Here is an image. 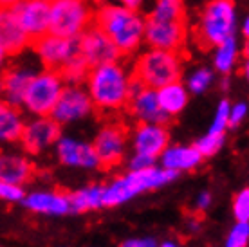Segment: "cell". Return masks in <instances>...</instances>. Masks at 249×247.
Returning a JSON list of instances; mask_svg holds the SVG:
<instances>
[{
  "instance_id": "21",
  "label": "cell",
  "mask_w": 249,
  "mask_h": 247,
  "mask_svg": "<svg viewBox=\"0 0 249 247\" xmlns=\"http://www.w3.org/2000/svg\"><path fill=\"white\" fill-rule=\"evenodd\" d=\"M159 159L164 170H170L179 175L181 172H190L193 168H197L204 157L199 154V150L195 146H182V144L170 146L168 144L159 155Z\"/></svg>"
},
{
  "instance_id": "27",
  "label": "cell",
  "mask_w": 249,
  "mask_h": 247,
  "mask_svg": "<svg viewBox=\"0 0 249 247\" xmlns=\"http://www.w3.org/2000/svg\"><path fill=\"white\" fill-rule=\"evenodd\" d=\"M146 18L156 20H186L184 0H154Z\"/></svg>"
},
{
  "instance_id": "35",
  "label": "cell",
  "mask_w": 249,
  "mask_h": 247,
  "mask_svg": "<svg viewBox=\"0 0 249 247\" xmlns=\"http://www.w3.org/2000/svg\"><path fill=\"white\" fill-rule=\"evenodd\" d=\"M157 159L154 157H148V155L143 154H134V157L130 159V170H144V168H150L156 164Z\"/></svg>"
},
{
  "instance_id": "4",
  "label": "cell",
  "mask_w": 249,
  "mask_h": 247,
  "mask_svg": "<svg viewBox=\"0 0 249 247\" xmlns=\"http://www.w3.org/2000/svg\"><path fill=\"white\" fill-rule=\"evenodd\" d=\"M175 177L177 173L156 164L144 170H130L126 175L103 186V208L121 206L139 193L159 190L162 186L170 184Z\"/></svg>"
},
{
  "instance_id": "30",
  "label": "cell",
  "mask_w": 249,
  "mask_h": 247,
  "mask_svg": "<svg viewBox=\"0 0 249 247\" xmlns=\"http://www.w3.org/2000/svg\"><path fill=\"white\" fill-rule=\"evenodd\" d=\"M224 139H226V136H217V134H210V132H206L204 136L200 137L199 141L195 142L193 146L199 150V154L202 155V157H212V155H215L218 150L222 148Z\"/></svg>"
},
{
  "instance_id": "6",
  "label": "cell",
  "mask_w": 249,
  "mask_h": 247,
  "mask_svg": "<svg viewBox=\"0 0 249 247\" xmlns=\"http://www.w3.org/2000/svg\"><path fill=\"white\" fill-rule=\"evenodd\" d=\"M90 0H53L49 2V33L63 38H78L94 24Z\"/></svg>"
},
{
  "instance_id": "43",
  "label": "cell",
  "mask_w": 249,
  "mask_h": 247,
  "mask_svg": "<svg viewBox=\"0 0 249 247\" xmlns=\"http://www.w3.org/2000/svg\"><path fill=\"white\" fill-rule=\"evenodd\" d=\"M94 6H98V4H101V2H105V0H90Z\"/></svg>"
},
{
  "instance_id": "42",
  "label": "cell",
  "mask_w": 249,
  "mask_h": 247,
  "mask_svg": "<svg viewBox=\"0 0 249 247\" xmlns=\"http://www.w3.org/2000/svg\"><path fill=\"white\" fill-rule=\"evenodd\" d=\"M157 247H179L175 242H172V240H168V242H162L161 246H157Z\"/></svg>"
},
{
  "instance_id": "44",
  "label": "cell",
  "mask_w": 249,
  "mask_h": 247,
  "mask_svg": "<svg viewBox=\"0 0 249 247\" xmlns=\"http://www.w3.org/2000/svg\"><path fill=\"white\" fill-rule=\"evenodd\" d=\"M44 2H53V0H44Z\"/></svg>"
},
{
  "instance_id": "17",
  "label": "cell",
  "mask_w": 249,
  "mask_h": 247,
  "mask_svg": "<svg viewBox=\"0 0 249 247\" xmlns=\"http://www.w3.org/2000/svg\"><path fill=\"white\" fill-rule=\"evenodd\" d=\"M36 71L38 69L29 63H20L13 67L7 65L6 71L0 74V98L15 106H22L25 88Z\"/></svg>"
},
{
  "instance_id": "29",
  "label": "cell",
  "mask_w": 249,
  "mask_h": 247,
  "mask_svg": "<svg viewBox=\"0 0 249 247\" xmlns=\"http://www.w3.org/2000/svg\"><path fill=\"white\" fill-rule=\"evenodd\" d=\"M230 128V101L222 99L217 105V110L213 114L212 124H210V134L217 136H226V130Z\"/></svg>"
},
{
  "instance_id": "18",
  "label": "cell",
  "mask_w": 249,
  "mask_h": 247,
  "mask_svg": "<svg viewBox=\"0 0 249 247\" xmlns=\"http://www.w3.org/2000/svg\"><path fill=\"white\" fill-rule=\"evenodd\" d=\"M170 134L166 124L159 123H139L132 134V144L136 154H143L159 159L162 150L168 146Z\"/></svg>"
},
{
  "instance_id": "8",
  "label": "cell",
  "mask_w": 249,
  "mask_h": 247,
  "mask_svg": "<svg viewBox=\"0 0 249 247\" xmlns=\"http://www.w3.org/2000/svg\"><path fill=\"white\" fill-rule=\"evenodd\" d=\"M35 54L38 56V62L45 69H60L65 63L80 54V40L78 38H63L53 33H47L44 36L36 38L31 43Z\"/></svg>"
},
{
  "instance_id": "22",
  "label": "cell",
  "mask_w": 249,
  "mask_h": 247,
  "mask_svg": "<svg viewBox=\"0 0 249 247\" xmlns=\"http://www.w3.org/2000/svg\"><path fill=\"white\" fill-rule=\"evenodd\" d=\"M156 92H157V99H159V105H161L162 112L168 118L179 116L186 108L188 101H190V92H188L186 85L181 80L159 87Z\"/></svg>"
},
{
  "instance_id": "19",
  "label": "cell",
  "mask_w": 249,
  "mask_h": 247,
  "mask_svg": "<svg viewBox=\"0 0 249 247\" xmlns=\"http://www.w3.org/2000/svg\"><path fill=\"white\" fill-rule=\"evenodd\" d=\"M0 47L9 56H18L31 47V40L22 29L13 7H0Z\"/></svg>"
},
{
  "instance_id": "12",
  "label": "cell",
  "mask_w": 249,
  "mask_h": 247,
  "mask_svg": "<svg viewBox=\"0 0 249 247\" xmlns=\"http://www.w3.org/2000/svg\"><path fill=\"white\" fill-rule=\"evenodd\" d=\"M60 136L62 126L51 116H33V119L25 121L20 142L29 154H42L54 146Z\"/></svg>"
},
{
  "instance_id": "3",
  "label": "cell",
  "mask_w": 249,
  "mask_h": 247,
  "mask_svg": "<svg viewBox=\"0 0 249 247\" xmlns=\"http://www.w3.org/2000/svg\"><path fill=\"white\" fill-rule=\"evenodd\" d=\"M238 13L233 0H208L195 24V40L200 47L213 49L231 36H237Z\"/></svg>"
},
{
  "instance_id": "24",
  "label": "cell",
  "mask_w": 249,
  "mask_h": 247,
  "mask_svg": "<svg viewBox=\"0 0 249 247\" xmlns=\"http://www.w3.org/2000/svg\"><path fill=\"white\" fill-rule=\"evenodd\" d=\"M33 177V164L17 154L0 155V179L11 184H25Z\"/></svg>"
},
{
  "instance_id": "10",
  "label": "cell",
  "mask_w": 249,
  "mask_h": 247,
  "mask_svg": "<svg viewBox=\"0 0 249 247\" xmlns=\"http://www.w3.org/2000/svg\"><path fill=\"white\" fill-rule=\"evenodd\" d=\"M94 112V105L89 98L83 85H65L58 98L54 108L51 110V118L60 126L71 124L89 118Z\"/></svg>"
},
{
  "instance_id": "11",
  "label": "cell",
  "mask_w": 249,
  "mask_h": 247,
  "mask_svg": "<svg viewBox=\"0 0 249 247\" xmlns=\"http://www.w3.org/2000/svg\"><path fill=\"white\" fill-rule=\"evenodd\" d=\"M128 134L121 123L103 124L94 137L92 148L100 161V166H116L123 161Z\"/></svg>"
},
{
  "instance_id": "20",
  "label": "cell",
  "mask_w": 249,
  "mask_h": 247,
  "mask_svg": "<svg viewBox=\"0 0 249 247\" xmlns=\"http://www.w3.org/2000/svg\"><path fill=\"white\" fill-rule=\"evenodd\" d=\"M24 206L33 213L49 216H63L71 213V202L67 193L60 192H33L24 195Z\"/></svg>"
},
{
  "instance_id": "36",
  "label": "cell",
  "mask_w": 249,
  "mask_h": 247,
  "mask_svg": "<svg viewBox=\"0 0 249 247\" xmlns=\"http://www.w3.org/2000/svg\"><path fill=\"white\" fill-rule=\"evenodd\" d=\"M119 247H157V242L154 238H130Z\"/></svg>"
},
{
  "instance_id": "26",
  "label": "cell",
  "mask_w": 249,
  "mask_h": 247,
  "mask_svg": "<svg viewBox=\"0 0 249 247\" xmlns=\"http://www.w3.org/2000/svg\"><path fill=\"white\" fill-rule=\"evenodd\" d=\"M71 213H85V211L103 208V186H87L69 195Z\"/></svg>"
},
{
  "instance_id": "31",
  "label": "cell",
  "mask_w": 249,
  "mask_h": 247,
  "mask_svg": "<svg viewBox=\"0 0 249 247\" xmlns=\"http://www.w3.org/2000/svg\"><path fill=\"white\" fill-rule=\"evenodd\" d=\"M249 242V224L237 222L226 236L224 247H248Z\"/></svg>"
},
{
  "instance_id": "7",
  "label": "cell",
  "mask_w": 249,
  "mask_h": 247,
  "mask_svg": "<svg viewBox=\"0 0 249 247\" xmlns=\"http://www.w3.org/2000/svg\"><path fill=\"white\" fill-rule=\"evenodd\" d=\"M65 81L54 69H38L25 88L22 106L31 116H51L58 98L62 94Z\"/></svg>"
},
{
  "instance_id": "2",
  "label": "cell",
  "mask_w": 249,
  "mask_h": 247,
  "mask_svg": "<svg viewBox=\"0 0 249 247\" xmlns=\"http://www.w3.org/2000/svg\"><path fill=\"white\" fill-rule=\"evenodd\" d=\"M94 25L112 40L121 56H132L144 45V17L114 2H101L94 9Z\"/></svg>"
},
{
  "instance_id": "41",
  "label": "cell",
  "mask_w": 249,
  "mask_h": 247,
  "mask_svg": "<svg viewBox=\"0 0 249 247\" xmlns=\"http://www.w3.org/2000/svg\"><path fill=\"white\" fill-rule=\"evenodd\" d=\"M20 0H0V7H13L17 6Z\"/></svg>"
},
{
  "instance_id": "9",
  "label": "cell",
  "mask_w": 249,
  "mask_h": 247,
  "mask_svg": "<svg viewBox=\"0 0 249 247\" xmlns=\"http://www.w3.org/2000/svg\"><path fill=\"white\" fill-rule=\"evenodd\" d=\"M186 20H156L144 17V43L148 47L181 53L186 45Z\"/></svg>"
},
{
  "instance_id": "32",
  "label": "cell",
  "mask_w": 249,
  "mask_h": 247,
  "mask_svg": "<svg viewBox=\"0 0 249 247\" xmlns=\"http://www.w3.org/2000/svg\"><path fill=\"white\" fill-rule=\"evenodd\" d=\"M233 213L237 222H248L249 220V190L244 188L242 192L237 193L233 200Z\"/></svg>"
},
{
  "instance_id": "33",
  "label": "cell",
  "mask_w": 249,
  "mask_h": 247,
  "mask_svg": "<svg viewBox=\"0 0 249 247\" xmlns=\"http://www.w3.org/2000/svg\"><path fill=\"white\" fill-rule=\"evenodd\" d=\"M24 198V188L18 184H11L0 179V200L4 202H20Z\"/></svg>"
},
{
  "instance_id": "39",
  "label": "cell",
  "mask_w": 249,
  "mask_h": 247,
  "mask_svg": "<svg viewBox=\"0 0 249 247\" xmlns=\"http://www.w3.org/2000/svg\"><path fill=\"white\" fill-rule=\"evenodd\" d=\"M9 58H11V56L7 54L6 51L0 47V74H2V72L6 71L7 65H9Z\"/></svg>"
},
{
  "instance_id": "37",
  "label": "cell",
  "mask_w": 249,
  "mask_h": 247,
  "mask_svg": "<svg viewBox=\"0 0 249 247\" xmlns=\"http://www.w3.org/2000/svg\"><path fill=\"white\" fill-rule=\"evenodd\" d=\"M195 206H197V210L199 211H206L210 206H212V193L208 192H202L197 195V200H195Z\"/></svg>"
},
{
  "instance_id": "13",
  "label": "cell",
  "mask_w": 249,
  "mask_h": 247,
  "mask_svg": "<svg viewBox=\"0 0 249 247\" xmlns=\"http://www.w3.org/2000/svg\"><path fill=\"white\" fill-rule=\"evenodd\" d=\"M124 108H128L130 116L137 123H168V116L162 112L159 99H157L156 88L141 85L139 81L134 80L132 83V92L128 98V103Z\"/></svg>"
},
{
  "instance_id": "40",
  "label": "cell",
  "mask_w": 249,
  "mask_h": 247,
  "mask_svg": "<svg viewBox=\"0 0 249 247\" xmlns=\"http://www.w3.org/2000/svg\"><path fill=\"white\" fill-rule=\"evenodd\" d=\"M240 31H242L244 38H248V35H249V18H248V17H244L242 25H240Z\"/></svg>"
},
{
  "instance_id": "28",
  "label": "cell",
  "mask_w": 249,
  "mask_h": 247,
  "mask_svg": "<svg viewBox=\"0 0 249 247\" xmlns=\"http://www.w3.org/2000/svg\"><path fill=\"white\" fill-rule=\"evenodd\" d=\"M215 81V71L210 67H197L193 69L186 80V88L190 94H204L210 90V87Z\"/></svg>"
},
{
  "instance_id": "34",
  "label": "cell",
  "mask_w": 249,
  "mask_h": 247,
  "mask_svg": "<svg viewBox=\"0 0 249 247\" xmlns=\"http://www.w3.org/2000/svg\"><path fill=\"white\" fill-rule=\"evenodd\" d=\"M248 116V103L238 101V103H230V126H238Z\"/></svg>"
},
{
  "instance_id": "38",
  "label": "cell",
  "mask_w": 249,
  "mask_h": 247,
  "mask_svg": "<svg viewBox=\"0 0 249 247\" xmlns=\"http://www.w3.org/2000/svg\"><path fill=\"white\" fill-rule=\"evenodd\" d=\"M108 2L124 6V7H128V9H136V11H141V7L146 4V0H108Z\"/></svg>"
},
{
  "instance_id": "5",
  "label": "cell",
  "mask_w": 249,
  "mask_h": 247,
  "mask_svg": "<svg viewBox=\"0 0 249 247\" xmlns=\"http://www.w3.org/2000/svg\"><path fill=\"white\" fill-rule=\"evenodd\" d=\"M132 76L141 85L156 88V90L162 85H168L172 81L181 80V53L146 47L141 54H137L136 62H134V69H132Z\"/></svg>"
},
{
  "instance_id": "25",
  "label": "cell",
  "mask_w": 249,
  "mask_h": 247,
  "mask_svg": "<svg viewBox=\"0 0 249 247\" xmlns=\"http://www.w3.org/2000/svg\"><path fill=\"white\" fill-rule=\"evenodd\" d=\"M240 58V45L237 36H231L213 47V71L222 76H230Z\"/></svg>"
},
{
  "instance_id": "23",
  "label": "cell",
  "mask_w": 249,
  "mask_h": 247,
  "mask_svg": "<svg viewBox=\"0 0 249 247\" xmlns=\"http://www.w3.org/2000/svg\"><path fill=\"white\" fill-rule=\"evenodd\" d=\"M25 119L20 106H15L0 98V142L20 141Z\"/></svg>"
},
{
  "instance_id": "14",
  "label": "cell",
  "mask_w": 249,
  "mask_h": 247,
  "mask_svg": "<svg viewBox=\"0 0 249 247\" xmlns=\"http://www.w3.org/2000/svg\"><path fill=\"white\" fill-rule=\"evenodd\" d=\"M80 40V53L89 63V67L103 65L108 62H118L123 56L119 54L112 40L101 31L98 25H90L87 31H83L78 36Z\"/></svg>"
},
{
  "instance_id": "15",
  "label": "cell",
  "mask_w": 249,
  "mask_h": 247,
  "mask_svg": "<svg viewBox=\"0 0 249 247\" xmlns=\"http://www.w3.org/2000/svg\"><path fill=\"white\" fill-rule=\"evenodd\" d=\"M13 11L31 43L49 33V2L20 0L17 6H13Z\"/></svg>"
},
{
  "instance_id": "1",
  "label": "cell",
  "mask_w": 249,
  "mask_h": 247,
  "mask_svg": "<svg viewBox=\"0 0 249 247\" xmlns=\"http://www.w3.org/2000/svg\"><path fill=\"white\" fill-rule=\"evenodd\" d=\"M83 83L94 108L101 112H119L128 103L134 76L130 69L118 60L90 67Z\"/></svg>"
},
{
  "instance_id": "16",
  "label": "cell",
  "mask_w": 249,
  "mask_h": 247,
  "mask_svg": "<svg viewBox=\"0 0 249 247\" xmlns=\"http://www.w3.org/2000/svg\"><path fill=\"white\" fill-rule=\"evenodd\" d=\"M56 155L60 162L69 168H81V170H94L100 166L92 144L80 141L76 137L60 136L56 141Z\"/></svg>"
}]
</instances>
